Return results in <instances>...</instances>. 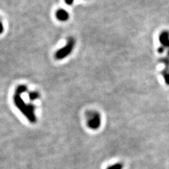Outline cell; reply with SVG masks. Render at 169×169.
<instances>
[{
	"label": "cell",
	"mask_w": 169,
	"mask_h": 169,
	"mask_svg": "<svg viewBox=\"0 0 169 169\" xmlns=\"http://www.w3.org/2000/svg\"><path fill=\"white\" fill-rule=\"evenodd\" d=\"M13 102L16 108L24 114L32 123H35L37 117L35 115V107L32 104H26L22 98L21 94L15 93L13 96Z\"/></svg>",
	"instance_id": "6da1fadb"
},
{
	"label": "cell",
	"mask_w": 169,
	"mask_h": 169,
	"mask_svg": "<svg viewBox=\"0 0 169 169\" xmlns=\"http://www.w3.org/2000/svg\"><path fill=\"white\" fill-rule=\"evenodd\" d=\"M75 40L73 37H69L67 39L66 44L64 47L58 50L54 54V57L57 60H62L68 57L73 52L75 47Z\"/></svg>",
	"instance_id": "7a4b0ae2"
},
{
	"label": "cell",
	"mask_w": 169,
	"mask_h": 169,
	"mask_svg": "<svg viewBox=\"0 0 169 169\" xmlns=\"http://www.w3.org/2000/svg\"><path fill=\"white\" fill-rule=\"evenodd\" d=\"M87 126L92 130H97L100 128L101 124V114L94 110L87 111L86 112Z\"/></svg>",
	"instance_id": "3957f363"
},
{
	"label": "cell",
	"mask_w": 169,
	"mask_h": 169,
	"mask_svg": "<svg viewBox=\"0 0 169 169\" xmlns=\"http://www.w3.org/2000/svg\"><path fill=\"white\" fill-rule=\"evenodd\" d=\"M159 42L161 44V47L165 49H169V32L167 31H162L159 35Z\"/></svg>",
	"instance_id": "277c9868"
},
{
	"label": "cell",
	"mask_w": 169,
	"mask_h": 169,
	"mask_svg": "<svg viewBox=\"0 0 169 169\" xmlns=\"http://www.w3.org/2000/svg\"><path fill=\"white\" fill-rule=\"evenodd\" d=\"M56 18L60 21H66L69 18V13L66 10L64 9H59L56 11L55 13Z\"/></svg>",
	"instance_id": "5b68a950"
},
{
	"label": "cell",
	"mask_w": 169,
	"mask_h": 169,
	"mask_svg": "<svg viewBox=\"0 0 169 169\" xmlns=\"http://www.w3.org/2000/svg\"><path fill=\"white\" fill-rule=\"evenodd\" d=\"M26 92H28V87L26 86V85H18L17 87H16L15 93L22 94Z\"/></svg>",
	"instance_id": "8992f818"
},
{
	"label": "cell",
	"mask_w": 169,
	"mask_h": 169,
	"mask_svg": "<svg viewBox=\"0 0 169 169\" xmlns=\"http://www.w3.org/2000/svg\"><path fill=\"white\" fill-rule=\"evenodd\" d=\"M124 165L122 162H116L112 164V165L108 166V167H106V169H123Z\"/></svg>",
	"instance_id": "52a82bcc"
},
{
	"label": "cell",
	"mask_w": 169,
	"mask_h": 169,
	"mask_svg": "<svg viewBox=\"0 0 169 169\" xmlns=\"http://www.w3.org/2000/svg\"><path fill=\"white\" fill-rule=\"evenodd\" d=\"M40 94L38 92L35 91V92H31L29 93V99L31 101H34L36 100V99H38L40 98Z\"/></svg>",
	"instance_id": "ba28073f"
},
{
	"label": "cell",
	"mask_w": 169,
	"mask_h": 169,
	"mask_svg": "<svg viewBox=\"0 0 169 169\" xmlns=\"http://www.w3.org/2000/svg\"><path fill=\"white\" fill-rule=\"evenodd\" d=\"M161 63H163L164 66H165V69L169 68V51L168 54L166 55L165 57H163V59L161 60Z\"/></svg>",
	"instance_id": "9c48e42d"
},
{
	"label": "cell",
	"mask_w": 169,
	"mask_h": 169,
	"mask_svg": "<svg viewBox=\"0 0 169 169\" xmlns=\"http://www.w3.org/2000/svg\"><path fill=\"white\" fill-rule=\"evenodd\" d=\"M163 77L164 78V80L166 84L169 85V68L168 69H164L163 73Z\"/></svg>",
	"instance_id": "30bf717a"
},
{
	"label": "cell",
	"mask_w": 169,
	"mask_h": 169,
	"mask_svg": "<svg viewBox=\"0 0 169 169\" xmlns=\"http://www.w3.org/2000/svg\"><path fill=\"white\" fill-rule=\"evenodd\" d=\"M65 3H66L67 5H72V4L74 2V0H64Z\"/></svg>",
	"instance_id": "8fae6325"
},
{
	"label": "cell",
	"mask_w": 169,
	"mask_h": 169,
	"mask_svg": "<svg viewBox=\"0 0 169 169\" xmlns=\"http://www.w3.org/2000/svg\"><path fill=\"white\" fill-rule=\"evenodd\" d=\"M4 32V25L2 24V21L0 20V35Z\"/></svg>",
	"instance_id": "7c38bea8"
},
{
	"label": "cell",
	"mask_w": 169,
	"mask_h": 169,
	"mask_svg": "<svg viewBox=\"0 0 169 169\" xmlns=\"http://www.w3.org/2000/svg\"><path fill=\"white\" fill-rule=\"evenodd\" d=\"M0 20H1V19H0Z\"/></svg>",
	"instance_id": "4fadbf2b"
}]
</instances>
